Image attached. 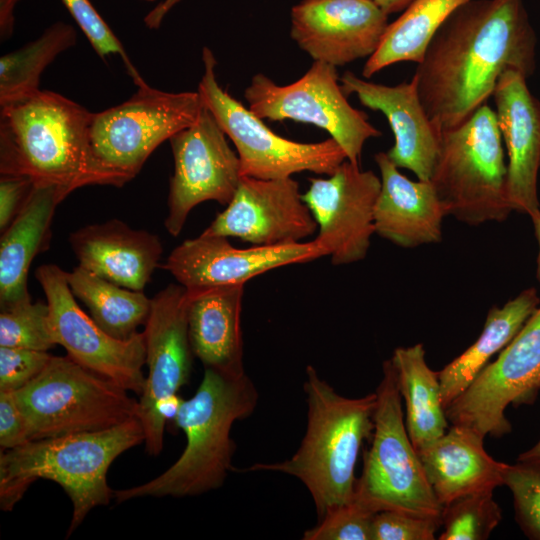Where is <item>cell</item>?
Wrapping results in <instances>:
<instances>
[{
	"label": "cell",
	"instance_id": "30",
	"mask_svg": "<svg viewBox=\"0 0 540 540\" xmlns=\"http://www.w3.org/2000/svg\"><path fill=\"white\" fill-rule=\"evenodd\" d=\"M67 280L75 297L89 309L90 316L110 336L128 340L137 327L145 324L151 298L143 291L117 285L81 266L67 272Z\"/></svg>",
	"mask_w": 540,
	"mask_h": 540
},
{
	"label": "cell",
	"instance_id": "5",
	"mask_svg": "<svg viewBox=\"0 0 540 540\" xmlns=\"http://www.w3.org/2000/svg\"><path fill=\"white\" fill-rule=\"evenodd\" d=\"M145 441L138 417L109 429L31 440L0 453V507L11 511L38 479L56 482L69 496V537L95 507L108 505L114 491L108 469L123 452Z\"/></svg>",
	"mask_w": 540,
	"mask_h": 540
},
{
	"label": "cell",
	"instance_id": "29",
	"mask_svg": "<svg viewBox=\"0 0 540 540\" xmlns=\"http://www.w3.org/2000/svg\"><path fill=\"white\" fill-rule=\"evenodd\" d=\"M470 0H413L386 29L378 49L367 59L362 75L370 78L398 62L419 63L446 19Z\"/></svg>",
	"mask_w": 540,
	"mask_h": 540
},
{
	"label": "cell",
	"instance_id": "9",
	"mask_svg": "<svg viewBox=\"0 0 540 540\" xmlns=\"http://www.w3.org/2000/svg\"><path fill=\"white\" fill-rule=\"evenodd\" d=\"M204 72L198 84L204 105L233 142L241 176L282 179L310 171L331 175L345 160L343 148L333 139L303 143L272 131L257 115L218 84L213 52L204 47Z\"/></svg>",
	"mask_w": 540,
	"mask_h": 540
},
{
	"label": "cell",
	"instance_id": "1",
	"mask_svg": "<svg viewBox=\"0 0 540 540\" xmlns=\"http://www.w3.org/2000/svg\"><path fill=\"white\" fill-rule=\"evenodd\" d=\"M537 37L523 0H470L437 30L412 79L439 132L466 121L506 70L536 69Z\"/></svg>",
	"mask_w": 540,
	"mask_h": 540
},
{
	"label": "cell",
	"instance_id": "46",
	"mask_svg": "<svg viewBox=\"0 0 540 540\" xmlns=\"http://www.w3.org/2000/svg\"><path fill=\"white\" fill-rule=\"evenodd\" d=\"M145 1H153V0H145Z\"/></svg>",
	"mask_w": 540,
	"mask_h": 540
},
{
	"label": "cell",
	"instance_id": "44",
	"mask_svg": "<svg viewBox=\"0 0 540 540\" xmlns=\"http://www.w3.org/2000/svg\"><path fill=\"white\" fill-rule=\"evenodd\" d=\"M517 461L540 462V439L532 448L521 453Z\"/></svg>",
	"mask_w": 540,
	"mask_h": 540
},
{
	"label": "cell",
	"instance_id": "15",
	"mask_svg": "<svg viewBox=\"0 0 540 540\" xmlns=\"http://www.w3.org/2000/svg\"><path fill=\"white\" fill-rule=\"evenodd\" d=\"M174 172L164 225L177 236L191 210L205 201L228 205L241 181L240 161L204 105L196 121L169 139Z\"/></svg>",
	"mask_w": 540,
	"mask_h": 540
},
{
	"label": "cell",
	"instance_id": "36",
	"mask_svg": "<svg viewBox=\"0 0 540 540\" xmlns=\"http://www.w3.org/2000/svg\"><path fill=\"white\" fill-rule=\"evenodd\" d=\"M62 2L98 56L105 60L110 55L118 54L136 86L141 84L144 79L130 61L122 43L92 3L89 0H62Z\"/></svg>",
	"mask_w": 540,
	"mask_h": 540
},
{
	"label": "cell",
	"instance_id": "37",
	"mask_svg": "<svg viewBox=\"0 0 540 540\" xmlns=\"http://www.w3.org/2000/svg\"><path fill=\"white\" fill-rule=\"evenodd\" d=\"M440 527L438 518L383 510L374 517L372 540H433Z\"/></svg>",
	"mask_w": 540,
	"mask_h": 540
},
{
	"label": "cell",
	"instance_id": "8",
	"mask_svg": "<svg viewBox=\"0 0 540 540\" xmlns=\"http://www.w3.org/2000/svg\"><path fill=\"white\" fill-rule=\"evenodd\" d=\"M375 391L372 444L364 453L355 495L376 512L395 510L441 519L438 502L404 423L401 394L391 362H383Z\"/></svg>",
	"mask_w": 540,
	"mask_h": 540
},
{
	"label": "cell",
	"instance_id": "13",
	"mask_svg": "<svg viewBox=\"0 0 540 540\" xmlns=\"http://www.w3.org/2000/svg\"><path fill=\"white\" fill-rule=\"evenodd\" d=\"M35 277L41 285L49 307V327L55 344L81 366L141 394L146 377L144 334L119 340L101 329L75 300L67 272L55 264L37 268Z\"/></svg>",
	"mask_w": 540,
	"mask_h": 540
},
{
	"label": "cell",
	"instance_id": "43",
	"mask_svg": "<svg viewBox=\"0 0 540 540\" xmlns=\"http://www.w3.org/2000/svg\"><path fill=\"white\" fill-rule=\"evenodd\" d=\"M385 13L394 14L404 11L413 0H373Z\"/></svg>",
	"mask_w": 540,
	"mask_h": 540
},
{
	"label": "cell",
	"instance_id": "7",
	"mask_svg": "<svg viewBox=\"0 0 540 540\" xmlns=\"http://www.w3.org/2000/svg\"><path fill=\"white\" fill-rule=\"evenodd\" d=\"M127 391L69 356H52L14 395L31 441L97 432L137 417L138 401Z\"/></svg>",
	"mask_w": 540,
	"mask_h": 540
},
{
	"label": "cell",
	"instance_id": "40",
	"mask_svg": "<svg viewBox=\"0 0 540 540\" xmlns=\"http://www.w3.org/2000/svg\"><path fill=\"white\" fill-rule=\"evenodd\" d=\"M33 183L21 176L1 175L0 179V229L3 232L13 221Z\"/></svg>",
	"mask_w": 540,
	"mask_h": 540
},
{
	"label": "cell",
	"instance_id": "24",
	"mask_svg": "<svg viewBox=\"0 0 540 540\" xmlns=\"http://www.w3.org/2000/svg\"><path fill=\"white\" fill-rule=\"evenodd\" d=\"M484 437L452 424L435 440L417 449L428 482L444 507L462 496L503 485L506 463L484 449Z\"/></svg>",
	"mask_w": 540,
	"mask_h": 540
},
{
	"label": "cell",
	"instance_id": "39",
	"mask_svg": "<svg viewBox=\"0 0 540 540\" xmlns=\"http://www.w3.org/2000/svg\"><path fill=\"white\" fill-rule=\"evenodd\" d=\"M30 441L26 420L14 392L0 391V447L2 451Z\"/></svg>",
	"mask_w": 540,
	"mask_h": 540
},
{
	"label": "cell",
	"instance_id": "33",
	"mask_svg": "<svg viewBox=\"0 0 540 540\" xmlns=\"http://www.w3.org/2000/svg\"><path fill=\"white\" fill-rule=\"evenodd\" d=\"M55 345L47 302L30 300L1 309L0 346L48 351Z\"/></svg>",
	"mask_w": 540,
	"mask_h": 540
},
{
	"label": "cell",
	"instance_id": "11",
	"mask_svg": "<svg viewBox=\"0 0 540 540\" xmlns=\"http://www.w3.org/2000/svg\"><path fill=\"white\" fill-rule=\"evenodd\" d=\"M339 81L337 67L314 61L301 78L287 85H278L262 73L254 75L244 97L261 119L293 120L324 129L343 148L347 160L360 165L365 142L382 133L364 112L349 104Z\"/></svg>",
	"mask_w": 540,
	"mask_h": 540
},
{
	"label": "cell",
	"instance_id": "45",
	"mask_svg": "<svg viewBox=\"0 0 540 540\" xmlns=\"http://www.w3.org/2000/svg\"><path fill=\"white\" fill-rule=\"evenodd\" d=\"M533 222L535 236L539 245V255H538V278L540 280V210L535 212L530 216Z\"/></svg>",
	"mask_w": 540,
	"mask_h": 540
},
{
	"label": "cell",
	"instance_id": "2",
	"mask_svg": "<svg viewBox=\"0 0 540 540\" xmlns=\"http://www.w3.org/2000/svg\"><path fill=\"white\" fill-rule=\"evenodd\" d=\"M93 113L61 94L36 90L0 105V173L55 185L67 196L130 179L104 164L90 140Z\"/></svg>",
	"mask_w": 540,
	"mask_h": 540
},
{
	"label": "cell",
	"instance_id": "10",
	"mask_svg": "<svg viewBox=\"0 0 540 540\" xmlns=\"http://www.w3.org/2000/svg\"><path fill=\"white\" fill-rule=\"evenodd\" d=\"M203 106L198 91L164 92L144 82L128 100L93 113V151L132 180L161 143L196 121Z\"/></svg>",
	"mask_w": 540,
	"mask_h": 540
},
{
	"label": "cell",
	"instance_id": "41",
	"mask_svg": "<svg viewBox=\"0 0 540 540\" xmlns=\"http://www.w3.org/2000/svg\"><path fill=\"white\" fill-rule=\"evenodd\" d=\"M20 0H0V38L7 40L14 29V10Z\"/></svg>",
	"mask_w": 540,
	"mask_h": 540
},
{
	"label": "cell",
	"instance_id": "42",
	"mask_svg": "<svg viewBox=\"0 0 540 540\" xmlns=\"http://www.w3.org/2000/svg\"><path fill=\"white\" fill-rule=\"evenodd\" d=\"M181 0H163L158 3L147 15L144 17V22L149 29H157L161 25L165 16L169 11L180 2Z\"/></svg>",
	"mask_w": 540,
	"mask_h": 540
},
{
	"label": "cell",
	"instance_id": "6",
	"mask_svg": "<svg viewBox=\"0 0 540 540\" xmlns=\"http://www.w3.org/2000/svg\"><path fill=\"white\" fill-rule=\"evenodd\" d=\"M495 110L484 104L462 124L440 132L430 181L448 215L469 224L504 221L512 207Z\"/></svg>",
	"mask_w": 540,
	"mask_h": 540
},
{
	"label": "cell",
	"instance_id": "20",
	"mask_svg": "<svg viewBox=\"0 0 540 540\" xmlns=\"http://www.w3.org/2000/svg\"><path fill=\"white\" fill-rule=\"evenodd\" d=\"M527 77L506 70L493 92L495 113L508 154L507 195L512 210L532 216L540 210L537 178L540 169V101Z\"/></svg>",
	"mask_w": 540,
	"mask_h": 540
},
{
	"label": "cell",
	"instance_id": "16",
	"mask_svg": "<svg viewBox=\"0 0 540 540\" xmlns=\"http://www.w3.org/2000/svg\"><path fill=\"white\" fill-rule=\"evenodd\" d=\"M381 179L345 160L327 178H311L302 198L316 223L313 239L333 265L363 260L375 233L374 210Z\"/></svg>",
	"mask_w": 540,
	"mask_h": 540
},
{
	"label": "cell",
	"instance_id": "3",
	"mask_svg": "<svg viewBox=\"0 0 540 540\" xmlns=\"http://www.w3.org/2000/svg\"><path fill=\"white\" fill-rule=\"evenodd\" d=\"M257 389L245 373L233 377L205 368L195 394L182 400L174 417L186 436L179 458L162 474L141 485L114 491L118 503L141 497L198 496L220 488L233 471L235 421L250 416Z\"/></svg>",
	"mask_w": 540,
	"mask_h": 540
},
{
	"label": "cell",
	"instance_id": "14",
	"mask_svg": "<svg viewBox=\"0 0 540 540\" xmlns=\"http://www.w3.org/2000/svg\"><path fill=\"white\" fill-rule=\"evenodd\" d=\"M188 295L182 285L169 284L151 298L143 331L148 376L138 400L137 417L145 446L157 456L164 443L166 422L160 411L190 378L192 348L188 332Z\"/></svg>",
	"mask_w": 540,
	"mask_h": 540
},
{
	"label": "cell",
	"instance_id": "38",
	"mask_svg": "<svg viewBox=\"0 0 540 540\" xmlns=\"http://www.w3.org/2000/svg\"><path fill=\"white\" fill-rule=\"evenodd\" d=\"M52 355L47 351L0 346V391H17L37 377Z\"/></svg>",
	"mask_w": 540,
	"mask_h": 540
},
{
	"label": "cell",
	"instance_id": "28",
	"mask_svg": "<svg viewBox=\"0 0 540 540\" xmlns=\"http://www.w3.org/2000/svg\"><path fill=\"white\" fill-rule=\"evenodd\" d=\"M390 359L406 405V429L417 450L449 428L438 374L427 365L421 343L396 348Z\"/></svg>",
	"mask_w": 540,
	"mask_h": 540
},
{
	"label": "cell",
	"instance_id": "31",
	"mask_svg": "<svg viewBox=\"0 0 540 540\" xmlns=\"http://www.w3.org/2000/svg\"><path fill=\"white\" fill-rule=\"evenodd\" d=\"M77 40L75 28L58 21L41 36L18 50L0 58V105L14 101L39 89L46 67Z\"/></svg>",
	"mask_w": 540,
	"mask_h": 540
},
{
	"label": "cell",
	"instance_id": "32",
	"mask_svg": "<svg viewBox=\"0 0 540 540\" xmlns=\"http://www.w3.org/2000/svg\"><path fill=\"white\" fill-rule=\"evenodd\" d=\"M494 490L462 496L443 507L440 540H485L502 519Z\"/></svg>",
	"mask_w": 540,
	"mask_h": 540
},
{
	"label": "cell",
	"instance_id": "12",
	"mask_svg": "<svg viewBox=\"0 0 540 540\" xmlns=\"http://www.w3.org/2000/svg\"><path fill=\"white\" fill-rule=\"evenodd\" d=\"M540 390V308L526 321L497 359L445 409L451 424L468 427L485 438L512 430L508 405L532 403Z\"/></svg>",
	"mask_w": 540,
	"mask_h": 540
},
{
	"label": "cell",
	"instance_id": "25",
	"mask_svg": "<svg viewBox=\"0 0 540 540\" xmlns=\"http://www.w3.org/2000/svg\"><path fill=\"white\" fill-rule=\"evenodd\" d=\"M187 295L188 332L193 354L204 368L227 376L244 375L241 331L244 284L187 290Z\"/></svg>",
	"mask_w": 540,
	"mask_h": 540
},
{
	"label": "cell",
	"instance_id": "23",
	"mask_svg": "<svg viewBox=\"0 0 540 540\" xmlns=\"http://www.w3.org/2000/svg\"><path fill=\"white\" fill-rule=\"evenodd\" d=\"M79 266L122 287L142 291L162 255L158 236L112 219L69 236Z\"/></svg>",
	"mask_w": 540,
	"mask_h": 540
},
{
	"label": "cell",
	"instance_id": "34",
	"mask_svg": "<svg viewBox=\"0 0 540 540\" xmlns=\"http://www.w3.org/2000/svg\"><path fill=\"white\" fill-rule=\"evenodd\" d=\"M503 485L513 495L516 521L525 535L540 540V462L506 463Z\"/></svg>",
	"mask_w": 540,
	"mask_h": 540
},
{
	"label": "cell",
	"instance_id": "4",
	"mask_svg": "<svg viewBox=\"0 0 540 540\" xmlns=\"http://www.w3.org/2000/svg\"><path fill=\"white\" fill-rule=\"evenodd\" d=\"M307 427L298 450L277 463H256L242 471H277L299 479L310 492L318 519L354 499L355 465L362 442L373 434L376 393L346 398L306 367Z\"/></svg>",
	"mask_w": 540,
	"mask_h": 540
},
{
	"label": "cell",
	"instance_id": "19",
	"mask_svg": "<svg viewBox=\"0 0 540 540\" xmlns=\"http://www.w3.org/2000/svg\"><path fill=\"white\" fill-rule=\"evenodd\" d=\"M373 0H302L291 10V38L314 61L335 67L369 58L388 27Z\"/></svg>",
	"mask_w": 540,
	"mask_h": 540
},
{
	"label": "cell",
	"instance_id": "17",
	"mask_svg": "<svg viewBox=\"0 0 540 540\" xmlns=\"http://www.w3.org/2000/svg\"><path fill=\"white\" fill-rule=\"evenodd\" d=\"M226 206L203 233L235 237L254 246H277L304 242L317 231L299 184L291 177L244 176Z\"/></svg>",
	"mask_w": 540,
	"mask_h": 540
},
{
	"label": "cell",
	"instance_id": "26",
	"mask_svg": "<svg viewBox=\"0 0 540 540\" xmlns=\"http://www.w3.org/2000/svg\"><path fill=\"white\" fill-rule=\"evenodd\" d=\"M66 197L55 185H33L21 209L2 232L1 309L31 300L27 282L30 265L47 246L56 207Z\"/></svg>",
	"mask_w": 540,
	"mask_h": 540
},
{
	"label": "cell",
	"instance_id": "27",
	"mask_svg": "<svg viewBox=\"0 0 540 540\" xmlns=\"http://www.w3.org/2000/svg\"><path fill=\"white\" fill-rule=\"evenodd\" d=\"M539 301L536 290L529 288L503 307L494 306L489 310L477 340L437 372L445 409L471 384L492 356L510 343L537 310Z\"/></svg>",
	"mask_w": 540,
	"mask_h": 540
},
{
	"label": "cell",
	"instance_id": "21",
	"mask_svg": "<svg viewBox=\"0 0 540 540\" xmlns=\"http://www.w3.org/2000/svg\"><path fill=\"white\" fill-rule=\"evenodd\" d=\"M347 95L355 94L362 105L382 112L393 131L395 143L386 152L398 167L412 171L421 181H430L440 146V132L420 101L416 83L395 86L373 83L351 71L340 77Z\"/></svg>",
	"mask_w": 540,
	"mask_h": 540
},
{
	"label": "cell",
	"instance_id": "22",
	"mask_svg": "<svg viewBox=\"0 0 540 540\" xmlns=\"http://www.w3.org/2000/svg\"><path fill=\"white\" fill-rule=\"evenodd\" d=\"M381 189L374 210L375 233L403 248L438 243L448 211L431 181L401 174L386 152L374 157Z\"/></svg>",
	"mask_w": 540,
	"mask_h": 540
},
{
	"label": "cell",
	"instance_id": "18",
	"mask_svg": "<svg viewBox=\"0 0 540 540\" xmlns=\"http://www.w3.org/2000/svg\"><path fill=\"white\" fill-rule=\"evenodd\" d=\"M314 240L277 246L236 248L227 237L201 233L179 244L162 268L188 291L244 284L282 266L324 257Z\"/></svg>",
	"mask_w": 540,
	"mask_h": 540
},
{
	"label": "cell",
	"instance_id": "35",
	"mask_svg": "<svg viewBox=\"0 0 540 540\" xmlns=\"http://www.w3.org/2000/svg\"><path fill=\"white\" fill-rule=\"evenodd\" d=\"M376 511L356 495L350 502L328 511L318 524L304 532V540H372Z\"/></svg>",
	"mask_w": 540,
	"mask_h": 540
}]
</instances>
